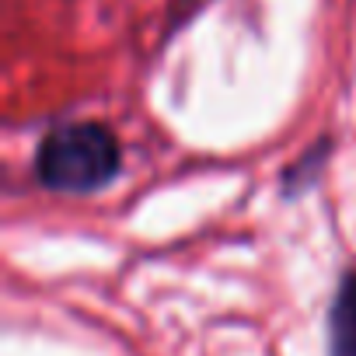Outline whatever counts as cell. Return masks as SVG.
Returning a JSON list of instances; mask_svg holds the SVG:
<instances>
[{"label": "cell", "instance_id": "6da1fadb", "mask_svg": "<svg viewBox=\"0 0 356 356\" xmlns=\"http://www.w3.org/2000/svg\"><path fill=\"white\" fill-rule=\"evenodd\" d=\"M122 171V143L102 122H67L42 136L35 178L49 193L91 196L112 186Z\"/></svg>", "mask_w": 356, "mask_h": 356}, {"label": "cell", "instance_id": "7a4b0ae2", "mask_svg": "<svg viewBox=\"0 0 356 356\" xmlns=\"http://www.w3.org/2000/svg\"><path fill=\"white\" fill-rule=\"evenodd\" d=\"M328 356H356V269H346L328 300Z\"/></svg>", "mask_w": 356, "mask_h": 356}, {"label": "cell", "instance_id": "3957f363", "mask_svg": "<svg viewBox=\"0 0 356 356\" xmlns=\"http://www.w3.org/2000/svg\"><path fill=\"white\" fill-rule=\"evenodd\" d=\"M332 136H318L314 140V147L311 150H304L283 175H280V193H283V200H297V196H304V193H311L314 186H318V178H321V171H325V164H328V157H332Z\"/></svg>", "mask_w": 356, "mask_h": 356}]
</instances>
